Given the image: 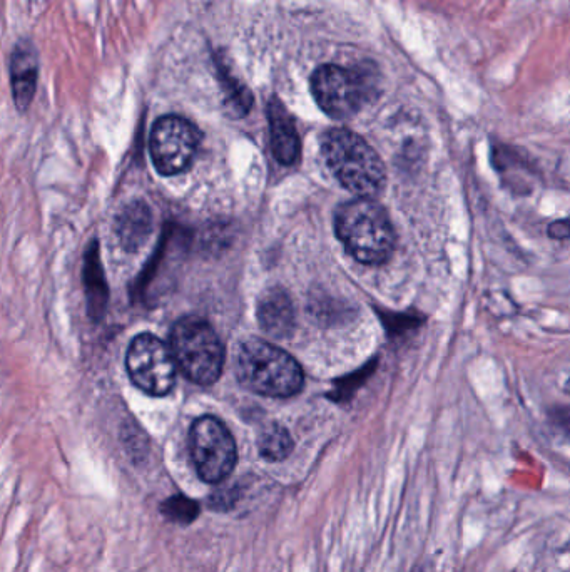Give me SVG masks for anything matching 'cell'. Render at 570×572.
<instances>
[{
	"label": "cell",
	"mask_w": 570,
	"mask_h": 572,
	"mask_svg": "<svg viewBox=\"0 0 570 572\" xmlns=\"http://www.w3.org/2000/svg\"><path fill=\"white\" fill-rule=\"evenodd\" d=\"M321 154L338 183L357 198H373L385 186L387 171L382 158L350 129L326 131L321 138Z\"/></svg>",
	"instance_id": "1"
},
{
	"label": "cell",
	"mask_w": 570,
	"mask_h": 572,
	"mask_svg": "<svg viewBox=\"0 0 570 572\" xmlns=\"http://www.w3.org/2000/svg\"><path fill=\"white\" fill-rule=\"evenodd\" d=\"M335 231L345 250L363 265H382L395 250L392 221L373 198L343 203L336 211Z\"/></svg>",
	"instance_id": "2"
},
{
	"label": "cell",
	"mask_w": 570,
	"mask_h": 572,
	"mask_svg": "<svg viewBox=\"0 0 570 572\" xmlns=\"http://www.w3.org/2000/svg\"><path fill=\"white\" fill-rule=\"evenodd\" d=\"M236 377L245 389L266 397H291L303 389L300 363L273 343L251 338L236 353Z\"/></svg>",
	"instance_id": "3"
},
{
	"label": "cell",
	"mask_w": 570,
	"mask_h": 572,
	"mask_svg": "<svg viewBox=\"0 0 570 572\" xmlns=\"http://www.w3.org/2000/svg\"><path fill=\"white\" fill-rule=\"evenodd\" d=\"M169 350L176 368L193 384L211 385L221 377L224 347L213 327L199 317H183L174 323Z\"/></svg>",
	"instance_id": "4"
},
{
	"label": "cell",
	"mask_w": 570,
	"mask_h": 572,
	"mask_svg": "<svg viewBox=\"0 0 570 572\" xmlns=\"http://www.w3.org/2000/svg\"><path fill=\"white\" fill-rule=\"evenodd\" d=\"M370 79V72L326 64L313 72L311 92L326 116L345 121L357 116L372 101L375 84Z\"/></svg>",
	"instance_id": "5"
},
{
	"label": "cell",
	"mask_w": 570,
	"mask_h": 572,
	"mask_svg": "<svg viewBox=\"0 0 570 572\" xmlns=\"http://www.w3.org/2000/svg\"><path fill=\"white\" fill-rule=\"evenodd\" d=\"M191 459L199 479L219 484L230 477L238 462V450L228 427L211 415L194 420L189 432Z\"/></svg>",
	"instance_id": "6"
},
{
	"label": "cell",
	"mask_w": 570,
	"mask_h": 572,
	"mask_svg": "<svg viewBox=\"0 0 570 572\" xmlns=\"http://www.w3.org/2000/svg\"><path fill=\"white\" fill-rule=\"evenodd\" d=\"M201 144V131L176 114L159 118L151 129L149 151L154 168L163 176H176L191 168Z\"/></svg>",
	"instance_id": "7"
},
{
	"label": "cell",
	"mask_w": 570,
	"mask_h": 572,
	"mask_svg": "<svg viewBox=\"0 0 570 572\" xmlns=\"http://www.w3.org/2000/svg\"><path fill=\"white\" fill-rule=\"evenodd\" d=\"M129 377L138 389L153 397L168 395L176 385V363L169 345L151 333L134 338L126 353Z\"/></svg>",
	"instance_id": "8"
},
{
	"label": "cell",
	"mask_w": 570,
	"mask_h": 572,
	"mask_svg": "<svg viewBox=\"0 0 570 572\" xmlns=\"http://www.w3.org/2000/svg\"><path fill=\"white\" fill-rule=\"evenodd\" d=\"M39 72H41V61L36 44L24 37L12 47L11 61H9L12 99L19 113H27L36 98Z\"/></svg>",
	"instance_id": "9"
},
{
	"label": "cell",
	"mask_w": 570,
	"mask_h": 572,
	"mask_svg": "<svg viewBox=\"0 0 570 572\" xmlns=\"http://www.w3.org/2000/svg\"><path fill=\"white\" fill-rule=\"evenodd\" d=\"M258 322L270 337H290L296 325V313L290 295L280 288H270L258 302Z\"/></svg>",
	"instance_id": "10"
},
{
	"label": "cell",
	"mask_w": 570,
	"mask_h": 572,
	"mask_svg": "<svg viewBox=\"0 0 570 572\" xmlns=\"http://www.w3.org/2000/svg\"><path fill=\"white\" fill-rule=\"evenodd\" d=\"M270 118L271 148L278 163L293 166L300 159L301 141L295 121L286 111L280 99L273 98L268 106Z\"/></svg>",
	"instance_id": "11"
},
{
	"label": "cell",
	"mask_w": 570,
	"mask_h": 572,
	"mask_svg": "<svg viewBox=\"0 0 570 572\" xmlns=\"http://www.w3.org/2000/svg\"><path fill=\"white\" fill-rule=\"evenodd\" d=\"M82 278H84V290H86L87 312L94 322H99L106 315L109 288H107L106 275L102 270L97 241H92L84 255Z\"/></svg>",
	"instance_id": "12"
},
{
	"label": "cell",
	"mask_w": 570,
	"mask_h": 572,
	"mask_svg": "<svg viewBox=\"0 0 570 572\" xmlns=\"http://www.w3.org/2000/svg\"><path fill=\"white\" fill-rule=\"evenodd\" d=\"M151 233H153V215L149 206L144 201L129 203L116 221V235L124 250H141Z\"/></svg>",
	"instance_id": "13"
},
{
	"label": "cell",
	"mask_w": 570,
	"mask_h": 572,
	"mask_svg": "<svg viewBox=\"0 0 570 572\" xmlns=\"http://www.w3.org/2000/svg\"><path fill=\"white\" fill-rule=\"evenodd\" d=\"M216 59V71H218L219 84L223 89L224 104L230 109V113L236 118H243L253 108V94L250 89L233 74L231 67L226 64L221 54Z\"/></svg>",
	"instance_id": "14"
},
{
	"label": "cell",
	"mask_w": 570,
	"mask_h": 572,
	"mask_svg": "<svg viewBox=\"0 0 570 572\" xmlns=\"http://www.w3.org/2000/svg\"><path fill=\"white\" fill-rule=\"evenodd\" d=\"M258 449L261 457L270 462L285 460L293 450L290 432L278 424L268 425L258 437Z\"/></svg>",
	"instance_id": "15"
},
{
	"label": "cell",
	"mask_w": 570,
	"mask_h": 572,
	"mask_svg": "<svg viewBox=\"0 0 570 572\" xmlns=\"http://www.w3.org/2000/svg\"><path fill=\"white\" fill-rule=\"evenodd\" d=\"M159 511L169 522L188 526L198 519L199 514H201V506L183 494H176V496L166 499L159 507Z\"/></svg>",
	"instance_id": "16"
},
{
	"label": "cell",
	"mask_w": 570,
	"mask_h": 572,
	"mask_svg": "<svg viewBox=\"0 0 570 572\" xmlns=\"http://www.w3.org/2000/svg\"><path fill=\"white\" fill-rule=\"evenodd\" d=\"M236 501H238V489L230 487V489L214 492L213 496L209 497L208 504L213 511L226 512L233 509Z\"/></svg>",
	"instance_id": "17"
},
{
	"label": "cell",
	"mask_w": 570,
	"mask_h": 572,
	"mask_svg": "<svg viewBox=\"0 0 570 572\" xmlns=\"http://www.w3.org/2000/svg\"><path fill=\"white\" fill-rule=\"evenodd\" d=\"M550 236L552 238H557V240H565L569 236V223L567 221H557L554 225H550L549 230Z\"/></svg>",
	"instance_id": "18"
}]
</instances>
